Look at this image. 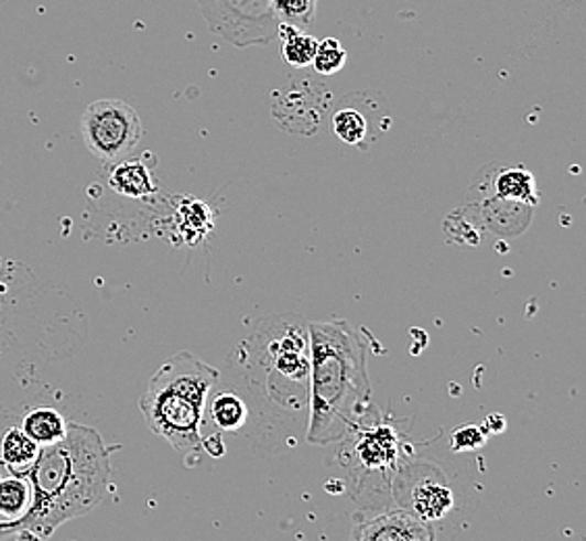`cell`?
Returning a JSON list of instances; mask_svg holds the SVG:
<instances>
[{
  "instance_id": "9",
  "label": "cell",
  "mask_w": 586,
  "mask_h": 541,
  "mask_svg": "<svg viewBox=\"0 0 586 541\" xmlns=\"http://www.w3.org/2000/svg\"><path fill=\"white\" fill-rule=\"evenodd\" d=\"M356 456L360 465L367 470H389L395 467L400 458V440L395 431L387 425L367 428L360 433L358 444H356Z\"/></svg>"
},
{
  "instance_id": "11",
  "label": "cell",
  "mask_w": 586,
  "mask_h": 541,
  "mask_svg": "<svg viewBox=\"0 0 586 541\" xmlns=\"http://www.w3.org/2000/svg\"><path fill=\"white\" fill-rule=\"evenodd\" d=\"M40 448L36 442L21 430V425L9 428L0 437V470L7 475L25 477L36 463Z\"/></svg>"
},
{
  "instance_id": "4",
  "label": "cell",
  "mask_w": 586,
  "mask_h": 541,
  "mask_svg": "<svg viewBox=\"0 0 586 541\" xmlns=\"http://www.w3.org/2000/svg\"><path fill=\"white\" fill-rule=\"evenodd\" d=\"M252 365L273 404L300 411L308 404V325L295 317L267 318L252 337Z\"/></svg>"
},
{
  "instance_id": "21",
  "label": "cell",
  "mask_w": 586,
  "mask_h": 541,
  "mask_svg": "<svg viewBox=\"0 0 586 541\" xmlns=\"http://www.w3.org/2000/svg\"><path fill=\"white\" fill-rule=\"evenodd\" d=\"M0 475H2V470H0Z\"/></svg>"
},
{
  "instance_id": "19",
  "label": "cell",
  "mask_w": 586,
  "mask_h": 541,
  "mask_svg": "<svg viewBox=\"0 0 586 541\" xmlns=\"http://www.w3.org/2000/svg\"><path fill=\"white\" fill-rule=\"evenodd\" d=\"M271 2L281 23H290L304 30L314 21L318 0H271Z\"/></svg>"
},
{
  "instance_id": "20",
  "label": "cell",
  "mask_w": 586,
  "mask_h": 541,
  "mask_svg": "<svg viewBox=\"0 0 586 541\" xmlns=\"http://www.w3.org/2000/svg\"><path fill=\"white\" fill-rule=\"evenodd\" d=\"M487 444V431L478 425H464L452 433V450L454 452H468V450L482 448Z\"/></svg>"
},
{
  "instance_id": "1",
  "label": "cell",
  "mask_w": 586,
  "mask_h": 541,
  "mask_svg": "<svg viewBox=\"0 0 586 541\" xmlns=\"http://www.w3.org/2000/svg\"><path fill=\"white\" fill-rule=\"evenodd\" d=\"M110 452L98 431L69 423L65 435L42 446L25 475L32 502L13 521H0V540H48L61 524L90 515L109 491Z\"/></svg>"
},
{
  "instance_id": "3",
  "label": "cell",
  "mask_w": 586,
  "mask_h": 541,
  "mask_svg": "<svg viewBox=\"0 0 586 541\" xmlns=\"http://www.w3.org/2000/svg\"><path fill=\"white\" fill-rule=\"evenodd\" d=\"M219 381V371L198 356L180 353L152 375L140 400L148 428L184 454L202 446V423L208 393Z\"/></svg>"
},
{
  "instance_id": "16",
  "label": "cell",
  "mask_w": 586,
  "mask_h": 541,
  "mask_svg": "<svg viewBox=\"0 0 586 541\" xmlns=\"http://www.w3.org/2000/svg\"><path fill=\"white\" fill-rule=\"evenodd\" d=\"M248 416V404L236 392H219L210 402V419L220 431L241 430Z\"/></svg>"
},
{
  "instance_id": "18",
  "label": "cell",
  "mask_w": 586,
  "mask_h": 541,
  "mask_svg": "<svg viewBox=\"0 0 586 541\" xmlns=\"http://www.w3.org/2000/svg\"><path fill=\"white\" fill-rule=\"evenodd\" d=\"M346 61H348V53L341 46V42L337 37H325V40H318L316 55L312 58V67L318 75H335L344 69Z\"/></svg>"
},
{
  "instance_id": "8",
  "label": "cell",
  "mask_w": 586,
  "mask_h": 541,
  "mask_svg": "<svg viewBox=\"0 0 586 541\" xmlns=\"http://www.w3.org/2000/svg\"><path fill=\"white\" fill-rule=\"evenodd\" d=\"M351 538L367 541H426L435 540V531L400 508L356 524Z\"/></svg>"
},
{
  "instance_id": "10",
  "label": "cell",
  "mask_w": 586,
  "mask_h": 541,
  "mask_svg": "<svg viewBox=\"0 0 586 541\" xmlns=\"http://www.w3.org/2000/svg\"><path fill=\"white\" fill-rule=\"evenodd\" d=\"M109 186L131 201H146L156 194V180L146 161H129L123 159L110 169Z\"/></svg>"
},
{
  "instance_id": "13",
  "label": "cell",
  "mask_w": 586,
  "mask_h": 541,
  "mask_svg": "<svg viewBox=\"0 0 586 541\" xmlns=\"http://www.w3.org/2000/svg\"><path fill=\"white\" fill-rule=\"evenodd\" d=\"M495 192L501 201L513 205L536 206L539 203L534 177L524 167L503 169L495 180Z\"/></svg>"
},
{
  "instance_id": "6",
  "label": "cell",
  "mask_w": 586,
  "mask_h": 541,
  "mask_svg": "<svg viewBox=\"0 0 586 541\" xmlns=\"http://www.w3.org/2000/svg\"><path fill=\"white\" fill-rule=\"evenodd\" d=\"M213 34L231 46H267L276 37L281 21L271 0H196Z\"/></svg>"
},
{
  "instance_id": "17",
  "label": "cell",
  "mask_w": 586,
  "mask_h": 541,
  "mask_svg": "<svg viewBox=\"0 0 586 541\" xmlns=\"http://www.w3.org/2000/svg\"><path fill=\"white\" fill-rule=\"evenodd\" d=\"M333 131L335 136L349 147H362L368 138L367 117L354 107H344L333 115Z\"/></svg>"
},
{
  "instance_id": "2",
  "label": "cell",
  "mask_w": 586,
  "mask_h": 541,
  "mask_svg": "<svg viewBox=\"0 0 586 541\" xmlns=\"http://www.w3.org/2000/svg\"><path fill=\"white\" fill-rule=\"evenodd\" d=\"M311 377L306 442L327 446L341 442L367 419L370 379L367 337L348 321L311 323Z\"/></svg>"
},
{
  "instance_id": "15",
  "label": "cell",
  "mask_w": 586,
  "mask_h": 541,
  "mask_svg": "<svg viewBox=\"0 0 586 541\" xmlns=\"http://www.w3.org/2000/svg\"><path fill=\"white\" fill-rule=\"evenodd\" d=\"M32 502V487L28 477L19 475H7L0 477V521H13L25 510Z\"/></svg>"
},
{
  "instance_id": "5",
  "label": "cell",
  "mask_w": 586,
  "mask_h": 541,
  "mask_svg": "<svg viewBox=\"0 0 586 541\" xmlns=\"http://www.w3.org/2000/svg\"><path fill=\"white\" fill-rule=\"evenodd\" d=\"M86 149L107 165L129 159L138 149L144 126L138 111L119 98H102L86 107L79 121Z\"/></svg>"
},
{
  "instance_id": "7",
  "label": "cell",
  "mask_w": 586,
  "mask_h": 541,
  "mask_svg": "<svg viewBox=\"0 0 586 541\" xmlns=\"http://www.w3.org/2000/svg\"><path fill=\"white\" fill-rule=\"evenodd\" d=\"M393 489L398 505L426 527L447 521L456 510V491L443 479V473L435 465H405L398 473Z\"/></svg>"
},
{
  "instance_id": "14",
  "label": "cell",
  "mask_w": 586,
  "mask_h": 541,
  "mask_svg": "<svg viewBox=\"0 0 586 541\" xmlns=\"http://www.w3.org/2000/svg\"><path fill=\"white\" fill-rule=\"evenodd\" d=\"M276 37L281 40V55L287 65H292L295 69L311 67L312 58L316 55V46H318L316 37L290 23L279 25Z\"/></svg>"
},
{
  "instance_id": "12",
  "label": "cell",
  "mask_w": 586,
  "mask_h": 541,
  "mask_svg": "<svg viewBox=\"0 0 586 541\" xmlns=\"http://www.w3.org/2000/svg\"><path fill=\"white\" fill-rule=\"evenodd\" d=\"M19 425L37 446H48L65 435L69 421L53 407H34L23 414Z\"/></svg>"
}]
</instances>
